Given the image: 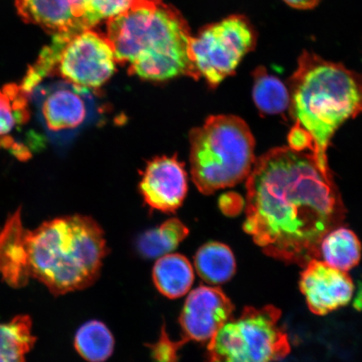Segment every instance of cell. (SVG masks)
Wrapping results in <instances>:
<instances>
[{
  "instance_id": "1",
  "label": "cell",
  "mask_w": 362,
  "mask_h": 362,
  "mask_svg": "<svg viewBox=\"0 0 362 362\" xmlns=\"http://www.w3.org/2000/svg\"><path fill=\"white\" fill-rule=\"evenodd\" d=\"M243 230L266 255L305 268L320 257L323 238L346 217L332 175L312 153L270 149L255 160L247 178Z\"/></svg>"
},
{
  "instance_id": "2",
  "label": "cell",
  "mask_w": 362,
  "mask_h": 362,
  "mask_svg": "<svg viewBox=\"0 0 362 362\" xmlns=\"http://www.w3.org/2000/svg\"><path fill=\"white\" fill-rule=\"evenodd\" d=\"M107 251L103 230L90 217H62L30 230L19 209L0 232V278L16 288L35 279L63 296L96 282Z\"/></svg>"
},
{
  "instance_id": "3",
  "label": "cell",
  "mask_w": 362,
  "mask_h": 362,
  "mask_svg": "<svg viewBox=\"0 0 362 362\" xmlns=\"http://www.w3.org/2000/svg\"><path fill=\"white\" fill-rule=\"evenodd\" d=\"M289 88L293 128L305 135L320 169L332 175L327 149L339 127L362 112V74L304 51Z\"/></svg>"
},
{
  "instance_id": "4",
  "label": "cell",
  "mask_w": 362,
  "mask_h": 362,
  "mask_svg": "<svg viewBox=\"0 0 362 362\" xmlns=\"http://www.w3.org/2000/svg\"><path fill=\"white\" fill-rule=\"evenodd\" d=\"M107 39L117 62L143 79L197 78L189 57L192 36L175 10L160 0H144L107 23Z\"/></svg>"
},
{
  "instance_id": "5",
  "label": "cell",
  "mask_w": 362,
  "mask_h": 362,
  "mask_svg": "<svg viewBox=\"0 0 362 362\" xmlns=\"http://www.w3.org/2000/svg\"><path fill=\"white\" fill-rule=\"evenodd\" d=\"M189 143L192 179L205 194L242 182L256 160L255 137L246 122L238 116L208 117L189 134Z\"/></svg>"
},
{
  "instance_id": "6",
  "label": "cell",
  "mask_w": 362,
  "mask_h": 362,
  "mask_svg": "<svg viewBox=\"0 0 362 362\" xmlns=\"http://www.w3.org/2000/svg\"><path fill=\"white\" fill-rule=\"evenodd\" d=\"M281 311L273 305L247 307L208 342L205 362H276L291 352L280 327Z\"/></svg>"
},
{
  "instance_id": "7",
  "label": "cell",
  "mask_w": 362,
  "mask_h": 362,
  "mask_svg": "<svg viewBox=\"0 0 362 362\" xmlns=\"http://www.w3.org/2000/svg\"><path fill=\"white\" fill-rule=\"evenodd\" d=\"M116 62L108 40L87 30L71 37L53 36L33 66L44 80L59 78L90 89L110 79Z\"/></svg>"
},
{
  "instance_id": "8",
  "label": "cell",
  "mask_w": 362,
  "mask_h": 362,
  "mask_svg": "<svg viewBox=\"0 0 362 362\" xmlns=\"http://www.w3.org/2000/svg\"><path fill=\"white\" fill-rule=\"evenodd\" d=\"M257 39L256 27L243 15L230 16L206 27L189 43L197 79L202 78L211 87H216L255 51Z\"/></svg>"
},
{
  "instance_id": "9",
  "label": "cell",
  "mask_w": 362,
  "mask_h": 362,
  "mask_svg": "<svg viewBox=\"0 0 362 362\" xmlns=\"http://www.w3.org/2000/svg\"><path fill=\"white\" fill-rule=\"evenodd\" d=\"M45 134L66 146L94 119L96 103L90 89L59 78H47L29 95Z\"/></svg>"
},
{
  "instance_id": "10",
  "label": "cell",
  "mask_w": 362,
  "mask_h": 362,
  "mask_svg": "<svg viewBox=\"0 0 362 362\" xmlns=\"http://www.w3.org/2000/svg\"><path fill=\"white\" fill-rule=\"evenodd\" d=\"M234 305L219 288L199 286L189 294L179 318L180 337L172 341L162 327L160 339L148 344L155 362H179L178 351L188 342H209L232 319Z\"/></svg>"
},
{
  "instance_id": "11",
  "label": "cell",
  "mask_w": 362,
  "mask_h": 362,
  "mask_svg": "<svg viewBox=\"0 0 362 362\" xmlns=\"http://www.w3.org/2000/svg\"><path fill=\"white\" fill-rule=\"evenodd\" d=\"M300 291L312 313L325 315L349 304L354 285L346 272L313 259L302 272Z\"/></svg>"
},
{
  "instance_id": "12",
  "label": "cell",
  "mask_w": 362,
  "mask_h": 362,
  "mask_svg": "<svg viewBox=\"0 0 362 362\" xmlns=\"http://www.w3.org/2000/svg\"><path fill=\"white\" fill-rule=\"evenodd\" d=\"M22 21L53 36L71 37L90 30L86 0H16Z\"/></svg>"
},
{
  "instance_id": "13",
  "label": "cell",
  "mask_w": 362,
  "mask_h": 362,
  "mask_svg": "<svg viewBox=\"0 0 362 362\" xmlns=\"http://www.w3.org/2000/svg\"><path fill=\"white\" fill-rule=\"evenodd\" d=\"M140 189L149 206L174 212L182 205L187 193V175L175 157H160L149 162Z\"/></svg>"
},
{
  "instance_id": "14",
  "label": "cell",
  "mask_w": 362,
  "mask_h": 362,
  "mask_svg": "<svg viewBox=\"0 0 362 362\" xmlns=\"http://www.w3.org/2000/svg\"><path fill=\"white\" fill-rule=\"evenodd\" d=\"M152 276L158 291L169 298L185 296L192 288L194 278L191 262L177 253L158 257Z\"/></svg>"
},
{
  "instance_id": "15",
  "label": "cell",
  "mask_w": 362,
  "mask_h": 362,
  "mask_svg": "<svg viewBox=\"0 0 362 362\" xmlns=\"http://www.w3.org/2000/svg\"><path fill=\"white\" fill-rule=\"evenodd\" d=\"M194 262L198 275L211 285L228 282L236 273L233 252L223 243H206L197 252Z\"/></svg>"
},
{
  "instance_id": "16",
  "label": "cell",
  "mask_w": 362,
  "mask_h": 362,
  "mask_svg": "<svg viewBox=\"0 0 362 362\" xmlns=\"http://www.w3.org/2000/svg\"><path fill=\"white\" fill-rule=\"evenodd\" d=\"M320 255L325 262L341 271H349L358 265L361 244L350 229L339 228L330 230L320 244Z\"/></svg>"
},
{
  "instance_id": "17",
  "label": "cell",
  "mask_w": 362,
  "mask_h": 362,
  "mask_svg": "<svg viewBox=\"0 0 362 362\" xmlns=\"http://www.w3.org/2000/svg\"><path fill=\"white\" fill-rule=\"evenodd\" d=\"M188 234L189 229L182 221L171 218L143 233L138 239L137 249L146 259H158L175 251Z\"/></svg>"
},
{
  "instance_id": "18",
  "label": "cell",
  "mask_w": 362,
  "mask_h": 362,
  "mask_svg": "<svg viewBox=\"0 0 362 362\" xmlns=\"http://www.w3.org/2000/svg\"><path fill=\"white\" fill-rule=\"evenodd\" d=\"M36 338L28 315H18L10 322L0 324V362H26Z\"/></svg>"
},
{
  "instance_id": "19",
  "label": "cell",
  "mask_w": 362,
  "mask_h": 362,
  "mask_svg": "<svg viewBox=\"0 0 362 362\" xmlns=\"http://www.w3.org/2000/svg\"><path fill=\"white\" fill-rule=\"evenodd\" d=\"M252 76V97L259 111L264 115H279L286 111L291 104V94L286 86L269 74L264 66L257 67Z\"/></svg>"
},
{
  "instance_id": "20",
  "label": "cell",
  "mask_w": 362,
  "mask_h": 362,
  "mask_svg": "<svg viewBox=\"0 0 362 362\" xmlns=\"http://www.w3.org/2000/svg\"><path fill=\"white\" fill-rule=\"evenodd\" d=\"M115 344L110 329L98 320L81 325L74 339L76 351L88 362L106 361L115 350Z\"/></svg>"
},
{
  "instance_id": "21",
  "label": "cell",
  "mask_w": 362,
  "mask_h": 362,
  "mask_svg": "<svg viewBox=\"0 0 362 362\" xmlns=\"http://www.w3.org/2000/svg\"><path fill=\"white\" fill-rule=\"evenodd\" d=\"M30 98L20 85L11 83L0 88V142L10 136L15 127L30 119Z\"/></svg>"
},
{
  "instance_id": "22",
  "label": "cell",
  "mask_w": 362,
  "mask_h": 362,
  "mask_svg": "<svg viewBox=\"0 0 362 362\" xmlns=\"http://www.w3.org/2000/svg\"><path fill=\"white\" fill-rule=\"evenodd\" d=\"M144 0H88L87 23L88 28L103 20L121 15Z\"/></svg>"
},
{
  "instance_id": "23",
  "label": "cell",
  "mask_w": 362,
  "mask_h": 362,
  "mask_svg": "<svg viewBox=\"0 0 362 362\" xmlns=\"http://www.w3.org/2000/svg\"><path fill=\"white\" fill-rule=\"evenodd\" d=\"M283 1L296 10L308 11L318 6L321 0H283Z\"/></svg>"
},
{
  "instance_id": "24",
  "label": "cell",
  "mask_w": 362,
  "mask_h": 362,
  "mask_svg": "<svg viewBox=\"0 0 362 362\" xmlns=\"http://www.w3.org/2000/svg\"><path fill=\"white\" fill-rule=\"evenodd\" d=\"M354 307L356 310H362V284L357 292L356 298H355Z\"/></svg>"
}]
</instances>
